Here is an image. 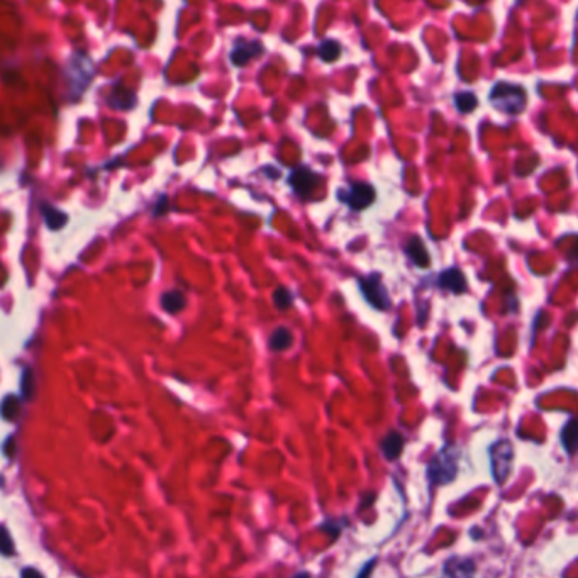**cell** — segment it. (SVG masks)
<instances>
[{
    "label": "cell",
    "instance_id": "obj_8",
    "mask_svg": "<svg viewBox=\"0 0 578 578\" xmlns=\"http://www.w3.org/2000/svg\"><path fill=\"white\" fill-rule=\"evenodd\" d=\"M263 53H265V46L259 41H237L231 49V61L234 66H244Z\"/></svg>",
    "mask_w": 578,
    "mask_h": 578
},
{
    "label": "cell",
    "instance_id": "obj_21",
    "mask_svg": "<svg viewBox=\"0 0 578 578\" xmlns=\"http://www.w3.org/2000/svg\"><path fill=\"white\" fill-rule=\"evenodd\" d=\"M455 104H456V107H458V110L465 114V112H472L475 107H477L478 100H477V97H475V93L461 92V93H456Z\"/></svg>",
    "mask_w": 578,
    "mask_h": 578
},
{
    "label": "cell",
    "instance_id": "obj_18",
    "mask_svg": "<svg viewBox=\"0 0 578 578\" xmlns=\"http://www.w3.org/2000/svg\"><path fill=\"white\" fill-rule=\"evenodd\" d=\"M562 439L564 450H567L568 453H575V451H578V419L572 420V423L564 425Z\"/></svg>",
    "mask_w": 578,
    "mask_h": 578
},
{
    "label": "cell",
    "instance_id": "obj_15",
    "mask_svg": "<svg viewBox=\"0 0 578 578\" xmlns=\"http://www.w3.org/2000/svg\"><path fill=\"white\" fill-rule=\"evenodd\" d=\"M406 251H407V254L411 257L412 262H414L416 265L420 268L428 267L429 263H431V258H429L428 251H425L423 241H420L419 237H412V239L406 246Z\"/></svg>",
    "mask_w": 578,
    "mask_h": 578
},
{
    "label": "cell",
    "instance_id": "obj_4",
    "mask_svg": "<svg viewBox=\"0 0 578 578\" xmlns=\"http://www.w3.org/2000/svg\"><path fill=\"white\" fill-rule=\"evenodd\" d=\"M490 460H492V472H494L495 482L502 485L507 480L510 468H512L514 460V448L509 439H500L490 448Z\"/></svg>",
    "mask_w": 578,
    "mask_h": 578
},
{
    "label": "cell",
    "instance_id": "obj_5",
    "mask_svg": "<svg viewBox=\"0 0 578 578\" xmlns=\"http://www.w3.org/2000/svg\"><path fill=\"white\" fill-rule=\"evenodd\" d=\"M338 199L348 205L353 210H363L375 200V188L370 183L353 182L349 183L346 190L338 192Z\"/></svg>",
    "mask_w": 578,
    "mask_h": 578
},
{
    "label": "cell",
    "instance_id": "obj_24",
    "mask_svg": "<svg viewBox=\"0 0 578 578\" xmlns=\"http://www.w3.org/2000/svg\"><path fill=\"white\" fill-rule=\"evenodd\" d=\"M167 210H168V197L161 195L158 199V202H156V205H155V209H153V216L155 217L163 216V214H167Z\"/></svg>",
    "mask_w": 578,
    "mask_h": 578
},
{
    "label": "cell",
    "instance_id": "obj_22",
    "mask_svg": "<svg viewBox=\"0 0 578 578\" xmlns=\"http://www.w3.org/2000/svg\"><path fill=\"white\" fill-rule=\"evenodd\" d=\"M19 409H21V404L16 397H12V396L6 397V401H4V406H2L4 419L14 420L17 418V414H19Z\"/></svg>",
    "mask_w": 578,
    "mask_h": 578
},
{
    "label": "cell",
    "instance_id": "obj_13",
    "mask_svg": "<svg viewBox=\"0 0 578 578\" xmlns=\"http://www.w3.org/2000/svg\"><path fill=\"white\" fill-rule=\"evenodd\" d=\"M187 306V299L185 295H183L180 290H168V292H165L161 295V309H163L165 312L175 314L182 312L183 309Z\"/></svg>",
    "mask_w": 578,
    "mask_h": 578
},
{
    "label": "cell",
    "instance_id": "obj_14",
    "mask_svg": "<svg viewBox=\"0 0 578 578\" xmlns=\"http://www.w3.org/2000/svg\"><path fill=\"white\" fill-rule=\"evenodd\" d=\"M294 343V334L292 331L289 328H285V326H282V328H277L273 331L272 336H270V343H268V346H270L272 351H285V349H289L292 346Z\"/></svg>",
    "mask_w": 578,
    "mask_h": 578
},
{
    "label": "cell",
    "instance_id": "obj_3",
    "mask_svg": "<svg viewBox=\"0 0 578 578\" xmlns=\"http://www.w3.org/2000/svg\"><path fill=\"white\" fill-rule=\"evenodd\" d=\"M66 77H68L71 97H80L87 91L93 78L92 61L85 55L75 53L66 65Z\"/></svg>",
    "mask_w": 578,
    "mask_h": 578
},
{
    "label": "cell",
    "instance_id": "obj_2",
    "mask_svg": "<svg viewBox=\"0 0 578 578\" xmlns=\"http://www.w3.org/2000/svg\"><path fill=\"white\" fill-rule=\"evenodd\" d=\"M458 460L460 450L458 446L448 445L443 448L428 465V477L433 483L438 485H446L450 483L458 473Z\"/></svg>",
    "mask_w": 578,
    "mask_h": 578
},
{
    "label": "cell",
    "instance_id": "obj_20",
    "mask_svg": "<svg viewBox=\"0 0 578 578\" xmlns=\"http://www.w3.org/2000/svg\"><path fill=\"white\" fill-rule=\"evenodd\" d=\"M273 304H275V307L279 311H285V309H290L294 306V295L287 287H279L273 292Z\"/></svg>",
    "mask_w": 578,
    "mask_h": 578
},
{
    "label": "cell",
    "instance_id": "obj_6",
    "mask_svg": "<svg viewBox=\"0 0 578 578\" xmlns=\"http://www.w3.org/2000/svg\"><path fill=\"white\" fill-rule=\"evenodd\" d=\"M360 289L371 307L378 309V311H387L391 307V299H388V292L382 284L380 275L375 273V275L363 277L360 280Z\"/></svg>",
    "mask_w": 578,
    "mask_h": 578
},
{
    "label": "cell",
    "instance_id": "obj_26",
    "mask_svg": "<svg viewBox=\"0 0 578 578\" xmlns=\"http://www.w3.org/2000/svg\"><path fill=\"white\" fill-rule=\"evenodd\" d=\"M21 575H22V577H31V575L41 577V573H39L38 570H33V568H26V570H22Z\"/></svg>",
    "mask_w": 578,
    "mask_h": 578
},
{
    "label": "cell",
    "instance_id": "obj_19",
    "mask_svg": "<svg viewBox=\"0 0 578 578\" xmlns=\"http://www.w3.org/2000/svg\"><path fill=\"white\" fill-rule=\"evenodd\" d=\"M36 392V378H34V370L31 366H26L22 370L21 376V393L24 401H33Z\"/></svg>",
    "mask_w": 578,
    "mask_h": 578
},
{
    "label": "cell",
    "instance_id": "obj_7",
    "mask_svg": "<svg viewBox=\"0 0 578 578\" xmlns=\"http://www.w3.org/2000/svg\"><path fill=\"white\" fill-rule=\"evenodd\" d=\"M289 185L300 199H309L319 185V175L306 167H299L289 175Z\"/></svg>",
    "mask_w": 578,
    "mask_h": 578
},
{
    "label": "cell",
    "instance_id": "obj_9",
    "mask_svg": "<svg viewBox=\"0 0 578 578\" xmlns=\"http://www.w3.org/2000/svg\"><path fill=\"white\" fill-rule=\"evenodd\" d=\"M107 104H109L112 109H123L129 110L133 109L134 104H136V96L131 91L123 87V85H115L112 88L109 98H107Z\"/></svg>",
    "mask_w": 578,
    "mask_h": 578
},
{
    "label": "cell",
    "instance_id": "obj_25",
    "mask_svg": "<svg viewBox=\"0 0 578 578\" xmlns=\"http://www.w3.org/2000/svg\"><path fill=\"white\" fill-rule=\"evenodd\" d=\"M331 524H333V522H322V526L319 527V530L328 532V535L333 537V540H336V537L339 536V532H341V527H339V526H331Z\"/></svg>",
    "mask_w": 578,
    "mask_h": 578
},
{
    "label": "cell",
    "instance_id": "obj_11",
    "mask_svg": "<svg viewBox=\"0 0 578 578\" xmlns=\"http://www.w3.org/2000/svg\"><path fill=\"white\" fill-rule=\"evenodd\" d=\"M41 214H43L44 222H46L48 229H51V231H60L61 227L68 222V216H66L65 212H61L60 209L48 202L41 204Z\"/></svg>",
    "mask_w": 578,
    "mask_h": 578
},
{
    "label": "cell",
    "instance_id": "obj_12",
    "mask_svg": "<svg viewBox=\"0 0 578 578\" xmlns=\"http://www.w3.org/2000/svg\"><path fill=\"white\" fill-rule=\"evenodd\" d=\"M404 450V436L401 433L392 431L382 439V453L387 460H397Z\"/></svg>",
    "mask_w": 578,
    "mask_h": 578
},
{
    "label": "cell",
    "instance_id": "obj_17",
    "mask_svg": "<svg viewBox=\"0 0 578 578\" xmlns=\"http://www.w3.org/2000/svg\"><path fill=\"white\" fill-rule=\"evenodd\" d=\"M450 563H446V568H445V573L446 575H473L475 573V567H473V562L472 559H461V558H451Z\"/></svg>",
    "mask_w": 578,
    "mask_h": 578
},
{
    "label": "cell",
    "instance_id": "obj_10",
    "mask_svg": "<svg viewBox=\"0 0 578 578\" xmlns=\"http://www.w3.org/2000/svg\"><path fill=\"white\" fill-rule=\"evenodd\" d=\"M439 285H441L443 289L451 290V292L455 294H461L467 290L465 275L458 270V268H450V270L443 272L441 277H439Z\"/></svg>",
    "mask_w": 578,
    "mask_h": 578
},
{
    "label": "cell",
    "instance_id": "obj_16",
    "mask_svg": "<svg viewBox=\"0 0 578 578\" xmlns=\"http://www.w3.org/2000/svg\"><path fill=\"white\" fill-rule=\"evenodd\" d=\"M317 55H319L322 61L333 63L341 56V44L334 41V39H324L319 44V48H317Z\"/></svg>",
    "mask_w": 578,
    "mask_h": 578
},
{
    "label": "cell",
    "instance_id": "obj_1",
    "mask_svg": "<svg viewBox=\"0 0 578 578\" xmlns=\"http://www.w3.org/2000/svg\"><path fill=\"white\" fill-rule=\"evenodd\" d=\"M488 100H490L492 107H495L499 112L509 115H519L526 109L527 93L526 88H522L521 85L499 82L492 87L490 93H488Z\"/></svg>",
    "mask_w": 578,
    "mask_h": 578
},
{
    "label": "cell",
    "instance_id": "obj_23",
    "mask_svg": "<svg viewBox=\"0 0 578 578\" xmlns=\"http://www.w3.org/2000/svg\"><path fill=\"white\" fill-rule=\"evenodd\" d=\"M0 551H2L4 557H11L14 553V545H12L7 527H2V546H0Z\"/></svg>",
    "mask_w": 578,
    "mask_h": 578
}]
</instances>
